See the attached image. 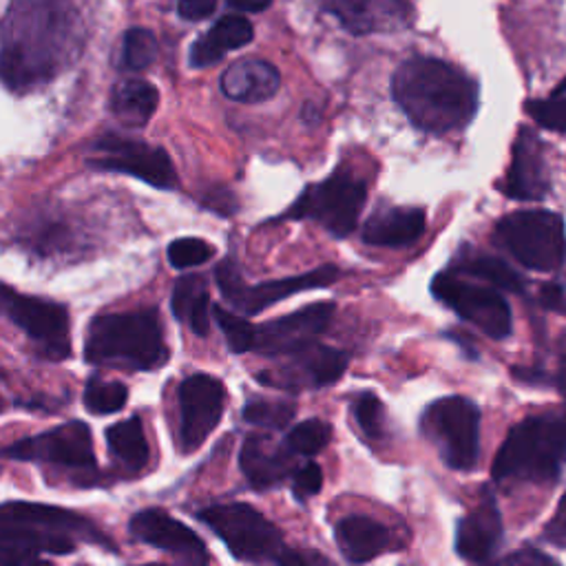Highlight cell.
<instances>
[{
  "instance_id": "cell-45",
  "label": "cell",
  "mask_w": 566,
  "mask_h": 566,
  "mask_svg": "<svg viewBox=\"0 0 566 566\" xmlns=\"http://www.w3.org/2000/svg\"><path fill=\"white\" fill-rule=\"evenodd\" d=\"M551 385H555L564 396H566V356L559 363V370L555 372V376L551 378Z\"/></svg>"
},
{
  "instance_id": "cell-16",
  "label": "cell",
  "mask_w": 566,
  "mask_h": 566,
  "mask_svg": "<svg viewBox=\"0 0 566 566\" xmlns=\"http://www.w3.org/2000/svg\"><path fill=\"white\" fill-rule=\"evenodd\" d=\"M180 403V451L193 453L197 451L206 438L217 429L226 389L224 383L209 374L189 376L178 392Z\"/></svg>"
},
{
  "instance_id": "cell-11",
  "label": "cell",
  "mask_w": 566,
  "mask_h": 566,
  "mask_svg": "<svg viewBox=\"0 0 566 566\" xmlns=\"http://www.w3.org/2000/svg\"><path fill=\"white\" fill-rule=\"evenodd\" d=\"M431 295L489 339H506L511 334V308L500 288L484 281L471 284L460 273L445 270L434 277Z\"/></svg>"
},
{
  "instance_id": "cell-19",
  "label": "cell",
  "mask_w": 566,
  "mask_h": 566,
  "mask_svg": "<svg viewBox=\"0 0 566 566\" xmlns=\"http://www.w3.org/2000/svg\"><path fill=\"white\" fill-rule=\"evenodd\" d=\"M129 531L140 542L156 546L164 553H173L186 562H209L204 540L193 528L171 517L164 509L138 511L129 522Z\"/></svg>"
},
{
  "instance_id": "cell-41",
  "label": "cell",
  "mask_w": 566,
  "mask_h": 566,
  "mask_svg": "<svg viewBox=\"0 0 566 566\" xmlns=\"http://www.w3.org/2000/svg\"><path fill=\"white\" fill-rule=\"evenodd\" d=\"M544 540L566 548V495L562 498V502L557 504L553 517L544 526Z\"/></svg>"
},
{
  "instance_id": "cell-24",
  "label": "cell",
  "mask_w": 566,
  "mask_h": 566,
  "mask_svg": "<svg viewBox=\"0 0 566 566\" xmlns=\"http://www.w3.org/2000/svg\"><path fill=\"white\" fill-rule=\"evenodd\" d=\"M281 87V76L266 61H239L222 76V92L235 103L257 105L270 100Z\"/></svg>"
},
{
  "instance_id": "cell-3",
  "label": "cell",
  "mask_w": 566,
  "mask_h": 566,
  "mask_svg": "<svg viewBox=\"0 0 566 566\" xmlns=\"http://www.w3.org/2000/svg\"><path fill=\"white\" fill-rule=\"evenodd\" d=\"M78 542L114 551L100 528L76 511L36 502H6L0 509V562L6 566L39 562L41 553L70 555Z\"/></svg>"
},
{
  "instance_id": "cell-44",
  "label": "cell",
  "mask_w": 566,
  "mask_h": 566,
  "mask_svg": "<svg viewBox=\"0 0 566 566\" xmlns=\"http://www.w3.org/2000/svg\"><path fill=\"white\" fill-rule=\"evenodd\" d=\"M228 6L239 12H264L273 6V0H228Z\"/></svg>"
},
{
  "instance_id": "cell-7",
  "label": "cell",
  "mask_w": 566,
  "mask_h": 566,
  "mask_svg": "<svg viewBox=\"0 0 566 566\" xmlns=\"http://www.w3.org/2000/svg\"><path fill=\"white\" fill-rule=\"evenodd\" d=\"M197 517L228 546L233 557L242 562H281L286 542L281 531L246 502L213 504L202 509Z\"/></svg>"
},
{
  "instance_id": "cell-23",
  "label": "cell",
  "mask_w": 566,
  "mask_h": 566,
  "mask_svg": "<svg viewBox=\"0 0 566 566\" xmlns=\"http://www.w3.org/2000/svg\"><path fill=\"white\" fill-rule=\"evenodd\" d=\"M427 217L423 209H378L363 226V242L378 248H405L423 237Z\"/></svg>"
},
{
  "instance_id": "cell-22",
  "label": "cell",
  "mask_w": 566,
  "mask_h": 566,
  "mask_svg": "<svg viewBox=\"0 0 566 566\" xmlns=\"http://www.w3.org/2000/svg\"><path fill=\"white\" fill-rule=\"evenodd\" d=\"M290 449L275 442L270 436L250 434L244 440L239 453V467L255 491H266L281 484L288 476H292Z\"/></svg>"
},
{
  "instance_id": "cell-36",
  "label": "cell",
  "mask_w": 566,
  "mask_h": 566,
  "mask_svg": "<svg viewBox=\"0 0 566 566\" xmlns=\"http://www.w3.org/2000/svg\"><path fill=\"white\" fill-rule=\"evenodd\" d=\"M215 255V248L200 239V237H182V239H175L171 242L169 250H167V257H169V264L178 270H186V268H193V266H202L206 261H211Z\"/></svg>"
},
{
  "instance_id": "cell-29",
  "label": "cell",
  "mask_w": 566,
  "mask_h": 566,
  "mask_svg": "<svg viewBox=\"0 0 566 566\" xmlns=\"http://www.w3.org/2000/svg\"><path fill=\"white\" fill-rule=\"evenodd\" d=\"M107 445L111 456L129 471L138 473L149 464L151 449L140 416H131L107 429Z\"/></svg>"
},
{
  "instance_id": "cell-39",
  "label": "cell",
  "mask_w": 566,
  "mask_h": 566,
  "mask_svg": "<svg viewBox=\"0 0 566 566\" xmlns=\"http://www.w3.org/2000/svg\"><path fill=\"white\" fill-rule=\"evenodd\" d=\"M323 489V471L317 462H306L292 471V493L299 500H308Z\"/></svg>"
},
{
  "instance_id": "cell-18",
  "label": "cell",
  "mask_w": 566,
  "mask_h": 566,
  "mask_svg": "<svg viewBox=\"0 0 566 566\" xmlns=\"http://www.w3.org/2000/svg\"><path fill=\"white\" fill-rule=\"evenodd\" d=\"M500 191L509 200L517 202H537L544 200L551 191V173L544 145L528 127H520L513 140L511 164L504 173Z\"/></svg>"
},
{
  "instance_id": "cell-35",
  "label": "cell",
  "mask_w": 566,
  "mask_h": 566,
  "mask_svg": "<svg viewBox=\"0 0 566 566\" xmlns=\"http://www.w3.org/2000/svg\"><path fill=\"white\" fill-rule=\"evenodd\" d=\"M215 321L220 330L226 337L228 348L235 354H246L253 352V334H255V323H250L246 317L235 314L233 310H226L224 306H213Z\"/></svg>"
},
{
  "instance_id": "cell-2",
  "label": "cell",
  "mask_w": 566,
  "mask_h": 566,
  "mask_svg": "<svg viewBox=\"0 0 566 566\" xmlns=\"http://www.w3.org/2000/svg\"><path fill=\"white\" fill-rule=\"evenodd\" d=\"M392 94L409 122L431 136L464 129L478 111V85L436 58L403 63L394 74Z\"/></svg>"
},
{
  "instance_id": "cell-40",
  "label": "cell",
  "mask_w": 566,
  "mask_h": 566,
  "mask_svg": "<svg viewBox=\"0 0 566 566\" xmlns=\"http://www.w3.org/2000/svg\"><path fill=\"white\" fill-rule=\"evenodd\" d=\"M537 299H540L542 308L566 317V288L562 284L551 281L546 286H542L537 292Z\"/></svg>"
},
{
  "instance_id": "cell-6",
  "label": "cell",
  "mask_w": 566,
  "mask_h": 566,
  "mask_svg": "<svg viewBox=\"0 0 566 566\" xmlns=\"http://www.w3.org/2000/svg\"><path fill=\"white\" fill-rule=\"evenodd\" d=\"M493 242L528 270L553 273L566 264V226L553 211L531 209L502 217Z\"/></svg>"
},
{
  "instance_id": "cell-9",
  "label": "cell",
  "mask_w": 566,
  "mask_h": 566,
  "mask_svg": "<svg viewBox=\"0 0 566 566\" xmlns=\"http://www.w3.org/2000/svg\"><path fill=\"white\" fill-rule=\"evenodd\" d=\"M365 200V182L337 171L325 182L308 186L281 220H312L332 237L343 239L356 228Z\"/></svg>"
},
{
  "instance_id": "cell-27",
  "label": "cell",
  "mask_w": 566,
  "mask_h": 566,
  "mask_svg": "<svg viewBox=\"0 0 566 566\" xmlns=\"http://www.w3.org/2000/svg\"><path fill=\"white\" fill-rule=\"evenodd\" d=\"M171 310L178 321L186 323L197 337H209L211 332V292L209 284L200 275L180 277L173 286Z\"/></svg>"
},
{
  "instance_id": "cell-34",
  "label": "cell",
  "mask_w": 566,
  "mask_h": 566,
  "mask_svg": "<svg viewBox=\"0 0 566 566\" xmlns=\"http://www.w3.org/2000/svg\"><path fill=\"white\" fill-rule=\"evenodd\" d=\"M297 414L295 403L288 401H268V398H255L246 405L244 418L250 425L266 427V429H286Z\"/></svg>"
},
{
  "instance_id": "cell-32",
  "label": "cell",
  "mask_w": 566,
  "mask_h": 566,
  "mask_svg": "<svg viewBox=\"0 0 566 566\" xmlns=\"http://www.w3.org/2000/svg\"><path fill=\"white\" fill-rule=\"evenodd\" d=\"M330 438H332V427L325 420L310 418V420L295 425L288 431L286 447L299 456H317L319 451H323L328 447Z\"/></svg>"
},
{
  "instance_id": "cell-33",
  "label": "cell",
  "mask_w": 566,
  "mask_h": 566,
  "mask_svg": "<svg viewBox=\"0 0 566 566\" xmlns=\"http://www.w3.org/2000/svg\"><path fill=\"white\" fill-rule=\"evenodd\" d=\"M156 56H158V41L149 30L134 28L125 34L122 61H120L122 70L142 72L147 67H151Z\"/></svg>"
},
{
  "instance_id": "cell-15",
  "label": "cell",
  "mask_w": 566,
  "mask_h": 566,
  "mask_svg": "<svg viewBox=\"0 0 566 566\" xmlns=\"http://www.w3.org/2000/svg\"><path fill=\"white\" fill-rule=\"evenodd\" d=\"M6 456L23 462H45L70 471H94L96 449L92 429L83 420L65 423L39 436L12 442Z\"/></svg>"
},
{
  "instance_id": "cell-42",
  "label": "cell",
  "mask_w": 566,
  "mask_h": 566,
  "mask_svg": "<svg viewBox=\"0 0 566 566\" xmlns=\"http://www.w3.org/2000/svg\"><path fill=\"white\" fill-rule=\"evenodd\" d=\"M217 8V0H180V17L184 21H204L213 17Z\"/></svg>"
},
{
  "instance_id": "cell-5",
  "label": "cell",
  "mask_w": 566,
  "mask_h": 566,
  "mask_svg": "<svg viewBox=\"0 0 566 566\" xmlns=\"http://www.w3.org/2000/svg\"><path fill=\"white\" fill-rule=\"evenodd\" d=\"M566 464V412H542L515 423L502 440L491 476L498 482L551 484Z\"/></svg>"
},
{
  "instance_id": "cell-4",
  "label": "cell",
  "mask_w": 566,
  "mask_h": 566,
  "mask_svg": "<svg viewBox=\"0 0 566 566\" xmlns=\"http://www.w3.org/2000/svg\"><path fill=\"white\" fill-rule=\"evenodd\" d=\"M158 310H134L96 317L87 328L85 359L98 367H125L131 372H153L169 363Z\"/></svg>"
},
{
  "instance_id": "cell-12",
  "label": "cell",
  "mask_w": 566,
  "mask_h": 566,
  "mask_svg": "<svg viewBox=\"0 0 566 566\" xmlns=\"http://www.w3.org/2000/svg\"><path fill=\"white\" fill-rule=\"evenodd\" d=\"M87 164L96 171L134 175L136 180L160 191L178 189V171L162 147H153L118 134L98 138L92 145Z\"/></svg>"
},
{
  "instance_id": "cell-8",
  "label": "cell",
  "mask_w": 566,
  "mask_h": 566,
  "mask_svg": "<svg viewBox=\"0 0 566 566\" xmlns=\"http://www.w3.org/2000/svg\"><path fill=\"white\" fill-rule=\"evenodd\" d=\"M423 436L436 445L447 467L469 471L480 456V409L464 396L434 401L420 416Z\"/></svg>"
},
{
  "instance_id": "cell-38",
  "label": "cell",
  "mask_w": 566,
  "mask_h": 566,
  "mask_svg": "<svg viewBox=\"0 0 566 566\" xmlns=\"http://www.w3.org/2000/svg\"><path fill=\"white\" fill-rule=\"evenodd\" d=\"M354 418L359 423V429L370 438L376 440L383 436V423H385V412H383V403L374 392H363L356 396L354 405H352Z\"/></svg>"
},
{
  "instance_id": "cell-10",
  "label": "cell",
  "mask_w": 566,
  "mask_h": 566,
  "mask_svg": "<svg viewBox=\"0 0 566 566\" xmlns=\"http://www.w3.org/2000/svg\"><path fill=\"white\" fill-rule=\"evenodd\" d=\"M339 277H341V270L337 266L328 264V266H321V268L303 273V275L284 277V279H275V281H261L257 286H246L233 257H226L215 270V281H217L224 299L231 301L233 308H237L242 314H248V317H255L299 292L328 288Z\"/></svg>"
},
{
  "instance_id": "cell-17",
  "label": "cell",
  "mask_w": 566,
  "mask_h": 566,
  "mask_svg": "<svg viewBox=\"0 0 566 566\" xmlns=\"http://www.w3.org/2000/svg\"><path fill=\"white\" fill-rule=\"evenodd\" d=\"M334 312H337V306L330 301H323V303H310L275 321L255 325L253 352L275 359L281 354H290L295 350H301L319 341V337L332 323Z\"/></svg>"
},
{
  "instance_id": "cell-25",
  "label": "cell",
  "mask_w": 566,
  "mask_h": 566,
  "mask_svg": "<svg viewBox=\"0 0 566 566\" xmlns=\"http://www.w3.org/2000/svg\"><path fill=\"white\" fill-rule=\"evenodd\" d=\"M337 544L350 564H363L392 551V531L370 515H350L337 524Z\"/></svg>"
},
{
  "instance_id": "cell-20",
  "label": "cell",
  "mask_w": 566,
  "mask_h": 566,
  "mask_svg": "<svg viewBox=\"0 0 566 566\" xmlns=\"http://www.w3.org/2000/svg\"><path fill=\"white\" fill-rule=\"evenodd\" d=\"M321 6L354 36L403 30L412 21L407 0H321Z\"/></svg>"
},
{
  "instance_id": "cell-28",
  "label": "cell",
  "mask_w": 566,
  "mask_h": 566,
  "mask_svg": "<svg viewBox=\"0 0 566 566\" xmlns=\"http://www.w3.org/2000/svg\"><path fill=\"white\" fill-rule=\"evenodd\" d=\"M160 105L158 89L147 81H122L111 94V114L131 129H142Z\"/></svg>"
},
{
  "instance_id": "cell-43",
  "label": "cell",
  "mask_w": 566,
  "mask_h": 566,
  "mask_svg": "<svg viewBox=\"0 0 566 566\" xmlns=\"http://www.w3.org/2000/svg\"><path fill=\"white\" fill-rule=\"evenodd\" d=\"M504 562H511V564H526V562H533V564H542V562H553L548 555H542L537 553L535 548H524V551H517L509 557H504Z\"/></svg>"
},
{
  "instance_id": "cell-1",
  "label": "cell",
  "mask_w": 566,
  "mask_h": 566,
  "mask_svg": "<svg viewBox=\"0 0 566 566\" xmlns=\"http://www.w3.org/2000/svg\"><path fill=\"white\" fill-rule=\"evenodd\" d=\"M67 0H17L3 36V76L23 92L50 81L72 56L78 23Z\"/></svg>"
},
{
  "instance_id": "cell-21",
  "label": "cell",
  "mask_w": 566,
  "mask_h": 566,
  "mask_svg": "<svg viewBox=\"0 0 566 566\" xmlns=\"http://www.w3.org/2000/svg\"><path fill=\"white\" fill-rule=\"evenodd\" d=\"M504 537L502 513L491 491H484L478 506L456 524V553L473 564L489 562Z\"/></svg>"
},
{
  "instance_id": "cell-14",
  "label": "cell",
  "mask_w": 566,
  "mask_h": 566,
  "mask_svg": "<svg viewBox=\"0 0 566 566\" xmlns=\"http://www.w3.org/2000/svg\"><path fill=\"white\" fill-rule=\"evenodd\" d=\"M275 359L279 361L268 370H259L255 378L261 385L288 392L328 387L348 370V354L319 341Z\"/></svg>"
},
{
  "instance_id": "cell-31",
  "label": "cell",
  "mask_w": 566,
  "mask_h": 566,
  "mask_svg": "<svg viewBox=\"0 0 566 566\" xmlns=\"http://www.w3.org/2000/svg\"><path fill=\"white\" fill-rule=\"evenodd\" d=\"M129 401V387L120 381H105L94 376L85 389V407L96 416L120 412Z\"/></svg>"
},
{
  "instance_id": "cell-26",
  "label": "cell",
  "mask_w": 566,
  "mask_h": 566,
  "mask_svg": "<svg viewBox=\"0 0 566 566\" xmlns=\"http://www.w3.org/2000/svg\"><path fill=\"white\" fill-rule=\"evenodd\" d=\"M255 32L248 19L244 17H224L217 25L204 34L191 50V65L197 70L220 63L228 52L242 50L253 41Z\"/></svg>"
},
{
  "instance_id": "cell-37",
  "label": "cell",
  "mask_w": 566,
  "mask_h": 566,
  "mask_svg": "<svg viewBox=\"0 0 566 566\" xmlns=\"http://www.w3.org/2000/svg\"><path fill=\"white\" fill-rule=\"evenodd\" d=\"M526 114L537 127L553 134H566V96L553 94L546 100H528Z\"/></svg>"
},
{
  "instance_id": "cell-13",
  "label": "cell",
  "mask_w": 566,
  "mask_h": 566,
  "mask_svg": "<svg viewBox=\"0 0 566 566\" xmlns=\"http://www.w3.org/2000/svg\"><path fill=\"white\" fill-rule=\"evenodd\" d=\"M0 301L6 317L36 343L41 356L65 361L72 354L70 312L65 306L14 292L10 286H3Z\"/></svg>"
},
{
  "instance_id": "cell-30",
  "label": "cell",
  "mask_w": 566,
  "mask_h": 566,
  "mask_svg": "<svg viewBox=\"0 0 566 566\" xmlns=\"http://www.w3.org/2000/svg\"><path fill=\"white\" fill-rule=\"evenodd\" d=\"M451 270H456L460 275H469L478 281L491 284L506 292H515V295L524 292V279L506 261L491 257V255L462 250Z\"/></svg>"
}]
</instances>
